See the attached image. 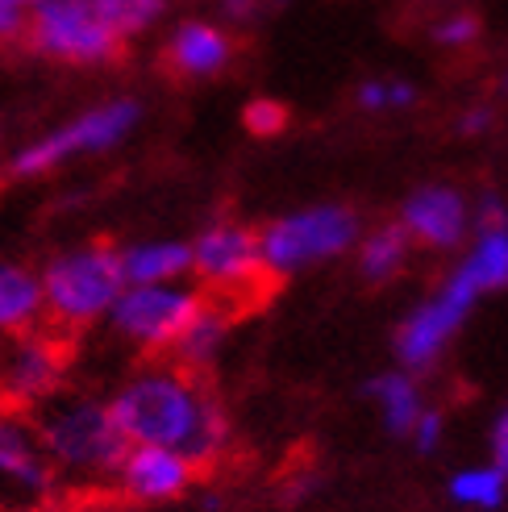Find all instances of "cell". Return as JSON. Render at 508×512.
Wrapping results in <instances>:
<instances>
[{"mask_svg": "<svg viewBox=\"0 0 508 512\" xmlns=\"http://www.w3.org/2000/svg\"><path fill=\"white\" fill-rule=\"evenodd\" d=\"M109 404L134 446L180 450L196 467L221 458L234 442V425L221 400L192 371L175 363L134 371Z\"/></svg>", "mask_w": 508, "mask_h": 512, "instance_id": "1", "label": "cell"}, {"mask_svg": "<svg viewBox=\"0 0 508 512\" xmlns=\"http://www.w3.org/2000/svg\"><path fill=\"white\" fill-rule=\"evenodd\" d=\"M34 421L42 433V446L55 463L59 479L84 483H117V471L130 454V438L113 413L109 400L96 396H55L34 408Z\"/></svg>", "mask_w": 508, "mask_h": 512, "instance_id": "2", "label": "cell"}, {"mask_svg": "<svg viewBox=\"0 0 508 512\" xmlns=\"http://www.w3.org/2000/svg\"><path fill=\"white\" fill-rule=\"evenodd\" d=\"M42 292H46V317L59 329H84L96 321H109L113 304L125 292L121 246L84 242L59 250L42 267Z\"/></svg>", "mask_w": 508, "mask_h": 512, "instance_id": "3", "label": "cell"}, {"mask_svg": "<svg viewBox=\"0 0 508 512\" xmlns=\"http://www.w3.org/2000/svg\"><path fill=\"white\" fill-rule=\"evenodd\" d=\"M363 234L367 229L359 213L338 200H321V204H304V209H292V213H279L259 229L267 275L288 279L309 267L334 263L342 254L359 250Z\"/></svg>", "mask_w": 508, "mask_h": 512, "instance_id": "4", "label": "cell"}, {"mask_svg": "<svg viewBox=\"0 0 508 512\" xmlns=\"http://www.w3.org/2000/svg\"><path fill=\"white\" fill-rule=\"evenodd\" d=\"M138 121H142V105L134 96H109V100H100V105H88L84 113H75L71 121L55 125V130L38 134L34 142L17 146L5 163V175L9 179H42L50 171H59L63 163L109 155V150H117L138 130Z\"/></svg>", "mask_w": 508, "mask_h": 512, "instance_id": "5", "label": "cell"}, {"mask_svg": "<svg viewBox=\"0 0 508 512\" xmlns=\"http://www.w3.org/2000/svg\"><path fill=\"white\" fill-rule=\"evenodd\" d=\"M479 292L475 279L454 263L442 284L421 296L404 321L396 325V338H392V350H396V367L413 371V375H425L429 367L442 363V354L450 350V342L459 338V329L471 321L475 304H479Z\"/></svg>", "mask_w": 508, "mask_h": 512, "instance_id": "6", "label": "cell"}, {"mask_svg": "<svg viewBox=\"0 0 508 512\" xmlns=\"http://www.w3.org/2000/svg\"><path fill=\"white\" fill-rule=\"evenodd\" d=\"M205 304H209L205 288L192 284L125 288L109 313V329L146 354H171Z\"/></svg>", "mask_w": 508, "mask_h": 512, "instance_id": "7", "label": "cell"}, {"mask_svg": "<svg viewBox=\"0 0 508 512\" xmlns=\"http://www.w3.org/2000/svg\"><path fill=\"white\" fill-rule=\"evenodd\" d=\"M25 46L38 59L63 63V67H105L121 55L125 42L100 21L92 0H67V5H50L34 13Z\"/></svg>", "mask_w": 508, "mask_h": 512, "instance_id": "8", "label": "cell"}, {"mask_svg": "<svg viewBox=\"0 0 508 512\" xmlns=\"http://www.w3.org/2000/svg\"><path fill=\"white\" fill-rule=\"evenodd\" d=\"M192 279L205 292L230 296V300L259 288L267 279L259 229H250L242 221H209L192 238Z\"/></svg>", "mask_w": 508, "mask_h": 512, "instance_id": "9", "label": "cell"}, {"mask_svg": "<svg viewBox=\"0 0 508 512\" xmlns=\"http://www.w3.org/2000/svg\"><path fill=\"white\" fill-rule=\"evenodd\" d=\"M59 492V471L42 446L30 408L0 400V504L30 508Z\"/></svg>", "mask_w": 508, "mask_h": 512, "instance_id": "10", "label": "cell"}, {"mask_svg": "<svg viewBox=\"0 0 508 512\" xmlns=\"http://www.w3.org/2000/svg\"><path fill=\"white\" fill-rule=\"evenodd\" d=\"M63 375H67V346L59 334L34 329V334H21L0 350V400L5 404L34 413V408L63 392Z\"/></svg>", "mask_w": 508, "mask_h": 512, "instance_id": "11", "label": "cell"}, {"mask_svg": "<svg viewBox=\"0 0 508 512\" xmlns=\"http://www.w3.org/2000/svg\"><path fill=\"white\" fill-rule=\"evenodd\" d=\"M396 221L421 250H467L475 234V200L454 184H421L400 200Z\"/></svg>", "mask_w": 508, "mask_h": 512, "instance_id": "12", "label": "cell"}, {"mask_svg": "<svg viewBox=\"0 0 508 512\" xmlns=\"http://www.w3.org/2000/svg\"><path fill=\"white\" fill-rule=\"evenodd\" d=\"M196 483V463L167 446H130L117 471V492L138 504H167L180 500Z\"/></svg>", "mask_w": 508, "mask_h": 512, "instance_id": "13", "label": "cell"}, {"mask_svg": "<svg viewBox=\"0 0 508 512\" xmlns=\"http://www.w3.org/2000/svg\"><path fill=\"white\" fill-rule=\"evenodd\" d=\"M163 63L184 80H213L234 63V38L217 21L188 17L167 34Z\"/></svg>", "mask_w": 508, "mask_h": 512, "instance_id": "14", "label": "cell"}, {"mask_svg": "<svg viewBox=\"0 0 508 512\" xmlns=\"http://www.w3.org/2000/svg\"><path fill=\"white\" fill-rule=\"evenodd\" d=\"M125 288H159L192 279V242L184 238H142L121 246Z\"/></svg>", "mask_w": 508, "mask_h": 512, "instance_id": "15", "label": "cell"}, {"mask_svg": "<svg viewBox=\"0 0 508 512\" xmlns=\"http://www.w3.org/2000/svg\"><path fill=\"white\" fill-rule=\"evenodd\" d=\"M46 317V292L42 271L0 259V338H21L42 329Z\"/></svg>", "mask_w": 508, "mask_h": 512, "instance_id": "16", "label": "cell"}, {"mask_svg": "<svg viewBox=\"0 0 508 512\" xmlns=\"http://www.w3.org/2000/svg\"><path fill=\"white\" fill-rule=\"evenodd\" d=\"M367 400L375 404L379 425H384L392 438H409L413 425L421 421V413L429 408L425 388H421V375L392 367V371H379L367 379Z\"/></svg>", "mask_w": 508, "mask_h": 512, "instance_id": "17", "label": "cell"}, {"mask_svg": "<svg viewBox=\"0 0 508 512\" xmlns=\"http://www.w3.org/2000/svg\"><path fill=\"white\" fill-rule=\"evenodd\" d=\"M409 259H413V238L404 234L400 221L367 229L359 250H354V263H359V275L367 284H392V279L409 267Z\"/></svg>", "mask_w": 508, "mask_h": 512, "instance_id": "18", "label": "cell"}, {"mask_svg": "<svg viewBox=\"0 0 508 512\" xmlns=\"http://www.w3.org/2000/svg\"><path fill=\"white\" fill-rule=\"evenodd\" d=\"M459 267L475 279V288L492 296L508 288V221L500 225H475L467 250L459 254Z\"/></svg>", "mask_w": 508, "mask_h": 512, "instance_id": "19", "label": "cell"}, {"mask_svg": "<svg viewBox=\"0 0 508 512\" xmlns=\"http://www.w3.org/2000/svg\"><path fill=\"white\" fill-rule=\"evenodd\" d=\"M230 325H234V317H230V309H221V304H205L200 309V317L188 325V334L180 338V346L171 350V358H175V367H184V371H205V367H213L217 363V354L225 350V342H230Z\"/></svg>", "mask_w": 508, "mask_h": 512, "instance_id": "20", "label": "cell"}, {"mask_svg": "<svg viewBox=\"0 0 508 512\" xmlns=\"http://www.w3.org/2000/svg\"><path fill=\"white\" fill-rule=\"evenodd\" d=\"M446 496L471 512H500L508 504V475L496 463H467L446 479Z\"/></svg>", "mask_w": 508, "mask_h": 512, "instance_id": "21", "label": "cell"}, {"mask_svg": "<svg viewBox=\"0 0 508 512\" xmlns=\"http://www.w3.org/2000/svg\"><path fill=\"white\" fill-rule=\"evenodd\" d=\"M92 5L121 42L150 34L167 13V0H92Z\"/></svg>", "mask_w": 508, "mask_h": 512, "instance_id": "22", "label": "cell"}, {"mask_svg": "<svg viewBox=\"0 0 508 512\" xmlns=\"http://www.w3.org/2000/svg\"><path fill=\"white\" fill-rule=\"evenodd\" d=\"M417 84L400 80V75H375V80H363L354 88V105L363 113H404L417 105Z\"/></svg>", "mask_w": 508, "mask_h": 512, "instance_id": "23", "label": "cell"}, {"mask_svg": "<svg viewBox=\"0 0 508 512\" xmlns=\"http://www.w3.org/2000/svg\"><path fill=\"white\" fill-rule=\"evenodd\" d=\"M479 34H484V21L471 9H442L434 17V25H429V42L442 50H471L479 42Z\"/></svg>", "mask_w": 508, "mask_h": 512, "instance_id": "24", "label": "cell"}, {"mask_svg": "<svg viewBox=\"0 0 508 512\" xmlns=\"http://www.w3.org/2000/svg\"><path fill=\"white\" fill-rule=\"evenodd\" d=\"M50 5H67V0H0V46H25L34 13Z\"/></svg>", "mask_w": 508, "mask_h": 512, "instance_id": "25", "label": "cell"}, {"mask_svg": "<svg viewBox=\"0 0 508 512\" xmlns=\"http://www.w3.org/2000/svg\"><path fill=\"white\" fill-rule=\"evenodd\" d=\"M242 125L254 138H275L288 130V105L284 100H271V96H254L242 109Z\"/></svg>", "mask_w": 508, "mask_h": 512, "instance_id": "26", "label": "cell"}, {"mask_svg": "<svg viewBox=\"0 0 508 512\" xmlns=\"http://www.w3.org/2000/svg\"><path fill=\"white\" fill-rule=\"evenodd\" d=\"M288 9V0H221L225 21L234 25H263Z\"/></svg>", "mask_w": 508, "mask_h": 512, "instance_id": "27", "label": "cell"}, {"mask_svg": "<svg viewBox=\"0 0 508 512\" xmlns=\"http://www.w3.org/2000/svg\"><path fill=\"white\" fill-rule=\"evenodd\" d=\"M409 442L417 446V454H438L442 450V442H446V413H442V408H434V404L425 408L421 421L409 433Z\"/></svg>", "mask_w": 508, "mask_h": 512, "instance_id": "28", "label": "cell"}, {"mask_svg": "<svg viewBox=\"0 0 508 512\" xmlns=\"http://www.w3.org/2000/svg\"><path fill=\"white\" fill-rule=\"evenodd\" d=\"M488 463H496L508 475V404L492 417L488 425Z\"/></svg>", "mask_w": 508, "mask_h": 512, "instance_id": "29", "label": "cell"}, {"mask_svg": "<svg viewBox=\"0 0 508 512\" xmlns=\"http://www.w3.org/2000/svg\"><path fill=\"white\" fill-rule=\"evenodd\" d=\"M454 125H459L463 138H484L492 125H496V109H492V105H467Z\"/></svg>", "mask_w": 508, "mask_h": 512, "instance_id": "30", "label": "cell"}, {"mask_svg": "<svg viewBox=\"0 0 508 512\" xmlns=\"http://www.w3.org/2000/svg\"><path fill=\"white\" fill-rule=\"evenodd\" d=\"M500 88H504V92H508V67H504V75H500Z\"/></svg>", "mask_w": 508, "mask_h": 512, "instance_id": "31", "label": "cell"}]
</instances>
